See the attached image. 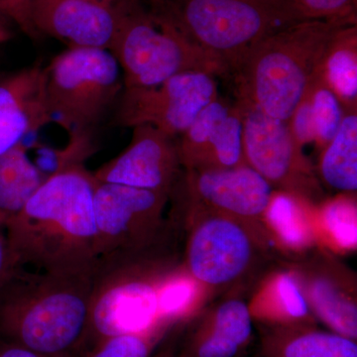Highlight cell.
I'll return each mask as SVG.
<instances>
[{
    "mask_svg": "<svg viewBox=\"0 0 357 357\" xmlns=\"http://www.w3.org/2000/svg\"><path fill=\"white\" fill-rule=\"evenodd\" d=\"M199 328L241 349L252 335V314L243 301L229 300L220 305L211 318Z\"/></svg>",
    "mask_w": 357,
    "mask_h": 357,
    "instance_id": "603a6c76",
    "label": "cell"
},
{
    "mask_svg": "<svg viewBox=\"0 0 357 357\" xmlns=\"http://www.w3.org/2000/svg\"><path fill=\"white\" fill-rule=\"evenodd\" d=\"M298 281L309 307L332 332L356 340V302L351 290L333 275L303 273Z\"/></svg>",
    "mask_w": 357,
    "mask_h": 357,
    "instance_id": "d6986e66",
    "label": "cell"
},
{
    "mask_svg": "<svg viewBox=\"0 0 357 357\" xmlns=\"http://www.w3.org/2000/svg\"><path fill=\"white\" fill-rule=\"evenodd\" d=\"M168 326H161L144 333H124L107 338L83 357H150L155 344Z\"/></svg>",
    "mask_w": 357,
    "mask_h": 357,
    "instance_id": "cb8c5ba5",
    "label": "cell"
},
{
    "mask_svg": "<svg viewBox=\"0 0 357 357\" xmlns=\"http://www.w3.org/2000/svg\"><path fill=\"white\" fill-rule=\"evenodd\" d=\"M96 184L83 163L64 167L45 178L24 208L6 220L7 237L20 267L62 274L95 271Z\"/></svg>",
    "mask_w": 357,
    "mask_h": 357,
    "instance_id": "6da1fadb",
    "label": "cell"
},
{
    "mask_svg": "<svg viewBox=\"0 0 357 357\" xmlns=\"http://www.w3.org/2000/svg\"><path fill=\"white\" fill-rule=\"evenodd\" d=\"M45 68H25L0 79V156L51 122Z\"/></svg>",
    "mask_w": 357,
    "mask_h": 357,
    "instance_id": "2e32d148",
    "label": "cell"
},
{
    "mask_svg": "<svg viewBox=\"0 0 357 357\" xmlns=\"http://www.w3.org/2000/svg\"><path fill=\"white\" fill-rule=\"evenodd\" d=\"M319 73L344 112L357 109V27L342 26L326 49Z\"/></svg>",
    "mask_w": 357,
    "mask_h": 357,
    "instance_id": "ffe728a7",
    "label": "cell"
},
{
    "mask_svg": "<svg viewBox=\"0 0 357 357\" xmlns=\"http://www.w3.org/2000/svg\"><path fill=\"white\" fill-rule=\"evenodd\" d=\"M117 10L110 52L121 66L124 89L157 86L183 73L230 74L222 61L188 41L143 0H128Z\"/></svg>",
    "mask_w": 357,
    "mask_h": 357,
    "instance_id": "5b68a950",
    "label": "cell"
},
{
    "mask_svg": "<svg viewBox=\"0 0 357 357\" xmlns=\"http://www.w3.org/2000/svg\"><path fill=\"white\" fill-rule=\"evenodd\" d=\"M356 24V23H352ZM347 23L305 20L255 45L232 70L239 102L290 121L335 33Z\"/></svg>",
    "mask_w": 357,
    "mask_h": 357,
    "instance_id": "3957f363",
    "label": "cell"
},
{
    "mask_svg": "<svg viewBox=\"0 0 357 357\" xmlns=\"http://www.w3.org/2000/svg\"><path fill=\"white\" fill-rule=\"evenodd\" d=\"M265 357H357L356 340L307 324L273 325L262 337Z\"/></svg>",
    "mask_w": 357,
    "mask_h": 357,
    "instance_id": "ac0fdd59",
    "label": "cell"
},
{
    "mask_svg": "<svg viewBox=\"0 0 357 357\" xmlns=\"http://www.w3.org/2000/svg\"><path fill=\"white\" fill-rule=\"evenodd\" d=\"M93 277L20 268L0 288V338L43 357H83Z\"/></svg>",
    "mask_w": 357,
    "mask_h": 357,
    "instance_id": "7a4b0ae2",
    "label": "cell"
},
{
    "mask_svg": "<svg viewBox=\"0 0 357 357\" xmlns=\"http://www.w3.org/2000/svg\"><path fill=\"white\" fill-rule=\"evenodd\" d=\"M218 98L215 76L183 73L157 86L123 89L117 100L114 123L130 128L148 124L176 137Z\"/></svg>",
    "mask_w": 357,
    "mask_h": 357,
    "instance_id": "8fae6325",
    "label": "cell"
},
{
    "mask_svg": "<svg viewBox=\"0 0 357 357\" xmlns=\"http://www.w3.org/2000/svg\"><path fill=\"white\" fill-rule=\"evenodd\" d=\"M192 280L189 274L170 273L166 277L160 291V314L164 323L170 325L190 306L195 293Z\"/></svg>",
    "mask_w": 357,
    "mask_h": 357,
    "instance_id": "484cf974",
    "label": "cell"
},
{
    "mask_svg": "<svg viewBox=\"0 0 357 357\" xmlns=\"http://www.w3.org/2000/svg\"><path fill=\"white\" fill-rule=\"evenodd\" d=\"M10 38V32H9V30L7 29L6 26H4L3 23H2V21L0 20V44L9 41Z\"/></svg>",
    "mask_w": 357,
    "mask_h": 357,
    "instance_id": "d6a6232c",
    "label": "cell"
},
{
    "mask_svg": "<svg viewBox=\"0 0 357 357\" xmlns=\"http://www.w3.org/2000/svg\"><path fill=\"white\" fill-rule=\"evenodd\" d=\"M46 176L28 157L23 143L0 156V217L17 215L39 189Z\"/></svg>",
    "mask_w": 357,
    "mask_h": 357,
    "instance_id": "7402d4cb",
    "label": "cell"
},
{
    "mask_svg": "<svg viewBox=\"0 0 357 357\" xmlns=\"http://www.w3.org/2000/svg\"><path fill=\"white\" fill-rule=\"evenodd\" d=\"M324 218L328 229L344 248H352L356 241V204L338 199L326 206Z\"/></svg>",
    "mask_w": 357,
    "mask_h": 357,
    "instance_id": "83f0119b",
    "label": "cell"
},
{
    "mask_svg": "<svg viewBox=\"0 0 357 357\" xmlns=\"http://www.w3.org/2000/svg\"><path fill=\"white\" fill-rule=\"evenodd\" d=\"M32 20L37 31L69 48L110 51L119 10L91 0H32Z\"/></svg>",
    "mask_w": 357,
    "mask_h": 357,
    "instance_id": "9a60e30c",
    "label": "cell"
},
{
    "mask_svg": "<svg viewBox=\"0 0 357 357\" xmlns=\"http://www.w3.org/2000/svg\"><path fill=\"white\" fill-rule=\"evenodd\" d=\"M0 20H1V17H0Z\"/></svg>",
    "mask_w": 357,
    "mask_h": 357,
    "instance_id": "836d02e7",
    "label": "cell"
},
{
    "mask_svg": "<svg viewBox=\"0 0 357 357\" xmlns=\"http://www.w3.org/2000/svg\"><path fill=\"white\" fill-rule=\"evenodd\" d=\"M167 262L159 250L98 261L89 307L88 351L114 335L170 326L160 314V291L170 274Z\"/></svg>",
    "mask_w": 357,
    "mask_h": 357,
    "instance_id": "8992f818",
    "label": "cell"
},
{
    "mask_svg": "<svg viewBox=\"0 0 357 357\" xmlns=\"http://www.w3.org/2000/svg\"><path fill=\"white\" fill-rule=\"evenodd\" d=\"M305 20L356 23V0H293Z\"/></svg>",
    "mask_w": 357,
    "mask_h": 357,
    "instance_id": "4316f807",
    "label": "cell"
},
{
    "mask_svg": "<svg viewBox=\"0 0 357 357\" xmlns=\"http://www.w3.org/2000/svg\"><path fill=\"white\" fill-rule=\"evenodd\" d=\"M0 357H43L20 345L0 338Z\"/></svg>",
    "mask_w": 357,
    "mask_h": 357,
    "instance_id": "4dcf8cb0",
    "label": "cell"
},
{
    "mask_svg": "<svg viewBox=\"0 0 357 357\" xmlns=\"http://www.w3.org/2000/svg\"><path fill=\"white\" fill-rule=\"evenodd\" d=\"M0 17L13 21L30 38L38 37L32 20V0H0Z\"/></svg>",
    "mask_w": 357,
    "mask_h": 357,
    "instance_id": "f1b7e54d",
    "label": "cell"
},
{
    "mask_svg": "<svg viewBox=\"0 0 357 357\" xmlns=\"http://www.w3.org/2000/svg\"><path fill=\"white\" fill-rule=\"evenodd\" d=\"M319 174L328 187L342 192L357 190V112H345L337 134L321 149Z\"/></svg>",
    "mask_w": 357,
    "mask_h": 357,
    "instance_id": "44dd1931",
    "label": "cell"
},
{
    "mask_svg": "<svg viewBox=\"0 0 357 357\" xmlns=\"http://www.w3.org/2000/svg\"><path fill=\"white\" fill-rule=\"evenodd\" d=\"M185 172L248 165L243 153V115L220 98L208 103L177 141Z\"/></svg>",
    "mask_w": 357,
    "mask_h": 357,
    "instance_id": "5bb4252c",
    "label": "cell"
},
{
    "mask_svg": "<svg viewBox=\"0 0 357 357\" xmlns=\"http://www.w3.org/2000/svg\"><path fill=\"white\" fill-rule=\"evenodd\" d=\"M132 129L128 146L93 172V176L100 182L171 195L182 168L177 141L148 124Z\"/></svg>",
    "mask_w": 357,
    "mask_h": 357,
    "instance_id": "4fadbf2b",
    "label": "cell"
},
{
    "mask_svg": "<svg viewBox=\"0 0 357 357\" xmlns=\"http://www.w3.org/2000/svg\"><path fill=\"white\" fill-rule=\"evenodd\" d=\"M21 268L14 255L6 229V220L0 217V288Z\"/></svg>",
    "mask_w": 357,
    "mask_h": 357,
    "instance_id": "f546056e",
    "label": "cell"
},
{
    "mask_svg": "<svg viewBox=\"0 0 357 357\" xmlns=\"http://www.w3.org/2000/svg\"><path fill=\"white\" fill-rule=\"evenodd\" d=\"M279 311L274 325L307 324L309 304L299 281L291 274H282L276 283Z\"/></svg>",
    "mask_w": 357,
    "mask_h": 357,
    "instance_id": "d4e9b609",
    "label": "cell"
},
{
    "mask_svg": "<svg viewBox=\"0 0 357 357\" xmlns=\"http://www.w3.org/2000/svg\"><path fill=\"white\" fill-rule=\"evenodd\" d=\"M44 68L51 121L70 135L89 132L123 91L121 66L105 49L69 48Z\"/></svg>",
    "mask_w": 357,
    "mask_h": 357,
    "instance_id": "52a82bcc",
    "label": "cell"
},
{
    "mask_svg": "<svg viewBox=\"0 0 357 357\" xmlns=\"http://www.w3.org/2000/svg\"><path fill=\"white\" fill-rule=\"evenodd\" d=\"M185 272L202 285L227 287L250 273L261 255L260 227L236 218L190 211Z\"/></svg>",
    "mask_w": 357,
    "mask_h": 357,
    "instance_id": "9c48e42d",
    "label": "cell"
},
{
    "mask_svg": "<svg viewBox=\"0 0 357 357\" xmlns=\"http://www.w3.org/2000/svg\"><path fill=\"white\" fill-rule=\"evenodd\" d=\"M229 73L270 35L305 21L293 0H144Z\"/></svg>",
    "mask_w": 357,
    "mask_h": 357,
    "instance_id": "277c9868",
    "label": "cell"
},
{
    "mask_svg": "<svg viewBox=\"0 0 357 357\" xmlns=\"http://www.w3.org/2000/svg\"><path fill=\"white\" fill-rule=\"evenodd\" d=\"M190 211H206L260 227L273 188L248 165L185 172Z\"/></svg>",
    "mask_w": 357,
    "mask_h": 357,
    "instance_id": "7c38bea8",
    "label": "cell"
},
{
    "mask_svg": "<svg viewBox=\"0 0 357 357\" xmlns=\"http://www.w3.org/2000/svg\"><path fill=\"white\" fill-rule=\"evenodd\" d=\"M344 112L342 103L325 83L319 69L306 95L288 121L289 128L301 147L314 143L324 149L337 134Z\"/></svg>",
    "mask_w": 357,
    "mask_h": 357,
    "instance_id": "e0dca14e",
    "label": "cell"
},
{
    "mask_svg": "<svg viewBox=\"0 0 357 357\" xmlns=\"http://www.w3.org/2000/svg\"><path fill=\"white\" fill-rule=\"evenodd\" d=\"M236 105L243 115L246 164L284 194L310 201L321 198L319 181L288 122L268 116L248 103L237 100Z\"/></svg>",
    "mask_w": 357,
    "mask_h": 357,
    "instance_id": "30bf717a",
    "label": "cell"
},
{
    "mask_svg": "<svg viewBox=\"0 0 357 357\" xmlns=\"http://www.w3.org/2000/svg\"><path fill=\"white\" fill-rule=\"evenodd\" d=\"M171 195L96 180L93 206L98 259L158 250Z\"/></svg>",
    "mask_w": 357,
    "mask_h": 357,
    "instance_id": "ba28073f",
    "label": "cell"
},
{
    "mask_svg": "<svg viewBox=\"0 0 357 357\" xmlns=\"http://www.w3.org/2000/svg\"><path fill=\"white\" fill-rule=\"evenodd\" d=\"M91 1L98 2V3L103 4V6L112 7V8H117L128 0H91Z\"/></svg>",
    "mask_w": 357,
    "mask_h": 357,
    "instance_id": "1f68e13d",
    "label": "cell"
}]
</instances>
